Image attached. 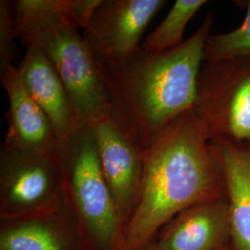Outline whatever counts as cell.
I'll return each instance as SVG.
<instances>
[{"instance_id":"1","label":"cell","mask_w":250,"mask_h":250,"mask_svg":"<svg viewBox=\"0 0 250 250\" xmlns=\"http://www.w3.org/2000/svg\"><path fill=\"white\" fill-rule=\"evenodd\" d=\"M213 21L208 13L192 36L173 49L152 53L140 46L126 58L100 65L109 117L141 151L170 122L194 108L204 45Z\"/></svg>"},{"instance_id":"2","label":"cell","mask_w":250,"mask_h":250,"mask_svg":"<svg viewBox=\"0 0 250 250\" xmlns=\"http://www.w3.org/2000/svg\"><path fill=\"white\" fill-rule=\"evenodd\" d=\"M140 194L125 226V250L155 239L176 215L199 202L226 197L220 163L194 108L170 122L143 151Z\"/></svg>"},{"instance_id":"3","label":"cell","mask_w":250,"mask_h":250,"mask_svg":"<svg viewBox=\"0 0 250 250\" xmlns=\"http://www.w3.org/2000/svg\"><path fill=\"white\" fill-rule=\"evenodd\" d=\"M62 194L84 250H125V224L104 176L91 126L60 142Z\"/></svg>"},{"instance_id":"4","label":"cell","mask_w":250,"mask_h":250,"mask_svg":"<svg viewBox=\"0 0 250 250\" xmlns=\"http://www.w3.org/2000/svg\"><path fill=\"white\" fill-rule=\"evenodd\" d=\"M77 31L55 23L23 28L17 37L26 48L42 50L52 63L67 91L78 127L92 126L109 117L110 106L100 68Z\"/></svg>"},{"instance_id":"5","label":"cell","mask_w":250,"mask_h":250,"mask_svg":"<svg viewBox=\"0 0 250 250\" xmlns=\"http://www.w3.org/2000/svg\"><path fill=\"white\" fill-rule=\"evenodd\" d=\"M194 111L209 141L250 139V58L203 64Z\"/></svg>"},{"instance_id":"6","label":"cell","mask_w":250,"mask_h":250,"mask_svg":"<svg viewBox=\"0 0 250 250\" xmlns=\"http://www.w3.org/2000/svg\"><path fill=\"white\" fill-rule=\"evenodd\" d=\"M62 197L59 150L56 153L0 146V218L31 214Z\"/></svg>"},{"instance_id":"7","label":"cell","mask_w":250,"mask_h":250,"mask_svg":"<svg viewBox=\"0 0 250 250\" xmlns=\"http://www.w3.org/2000/svg\"><path fill=\"white\" fill-rule=\"evenodd\" d=\"M163 0H101L83 36L92 57L100 67L135 52Z\"/></svg>"},{"instance_id":"8","label":"cell","mask_w":250,"mask_h":250,"mask_svg":"<svg viewBox=\"0 0 250 250\" xmlns=\"http://www.w3.org/2000/svg\"><path fill=\"white\" fill-rule=\"evenodd\" d=\"M91 127L104 176L125 228L134 213L140 194L143 151L128 139L110 117L99 120Z\"/></svg>"},{"instance_id":"9","label":"cell","mask_w":250,"mask_h":250,"mask_svg":"<svg viewBox=\"0 0 250 250\" xmlns=\"http://www.w3.org/2000/svg\"><path fill=\"white\" fill-rule=\"evenodd\" d=\"M0 250H84L64 197L44 210L0 218Z\"/></svg>"},{"instance_id":"10","label":"cell","mask_w":250,"mask_h":250,"mask_svg":"<svg viewBox=\"0 0 250 250\" xmlns=\"http://www.w3.org/2000/svg\"><path fill=\"white\" fill-rule=\"evenodd\" d=\"M161 250H228L231 222L227 197L199 202L165 224L155 237Z\"/></svg>"},{"instance_id":"11","label":"cell","mask_w":250,"mask_h":250,"mask_svg":"<svg viewBox=\"0 0 250 250\" xmlns=\"http://www.w3.org/2000/svg\"><path fill=\"white\" fill-rule=\"evenodd\" d=\"M0 81L9 99V127L4 143L24 150L58 152L61 141L53 125L29 93L18 67L0 72Z\"/></svg>"},{"instance_id":"12","label":"cell","mask_w":250,"mask_h":250,"mask_svg":"<svg viewBox=\"0 0 250 250\" xmlns=\"http://www.w3.org/2000/svg\"><path fill=\"white\" fill-rule=\"evenodd\" d=\"M220 163L231 222L228 250H250V139L209 141Z\"/></svg>"},{"instance_id":"13","label":"cell","mask_w":250,"mask_h":250,"mask_svg":"<svg viewBox=\"0 0 250 250\" xmlns=\"http://www.w3.org/2000/svg\"><path fill=\"white\" fill-rule=\"evenodd\" d=\"M18 69L29 93L51 121L59 140L66 139L78 125L67 91L52 63L39 48L27 47Z\"/></svg>"},{"instance_id":"14","label":"cell","mask_w":250,"mask_h":250,"mask_svg":"<svg viewBox=\"0 0 250 250\" xmlns=\"http://www.w3.org/2000/svg\"><path fill=\"white\" fill-rule=\"evenodd\" d=\"M101 0H16L11 9L16 28L64 23L84 29Z\"/></svg>"},{"instance_id":"15","label":"cell","mask_w":250,"mask_h":250,"mask_svg":"<svg viewBox=\"0 0 250 250\" xmlns=\"http://www.w3.org/2000/svg\"><path fill=\"white\" fill-rule=\"evenodd\" d=\"M207 3L205 0H177L167 16L146 36L141 47L152 53H162L182 45L188 22Z\"/></svg>"},{"instance_id":"16","label":"cell","mask_w":250,"mask_h":250,"mask_svg":"<svg viewBox=\"0 0 250 250\" xmlns=\"http://www.w3.org/2000/svg\"><path fill=\"white\" fill-rule=\"evenodd\" d=\"M246 8V17L240 26L232 32L209 35L203 51L205 62L232 58H250V0L241 2Z\"/></svg>"},{"instance_id":"17","label":"cell","mask_w":250,"mask_h":250,"mask_svg":"<svg viewBox=\"0 0 250 250\" xmlns=\"http://www.w3.org/2000/svg\"><path fill=\"white\" fill-rule=\"evenodd\" d=\"M16 28L11 9V1H0V72L14 66L17 56L15 39Z\"/></svg>"},{"instance_id":"18","label":"cell","mask_w":250,"mask_h":250,"mask_svg":"<svg viewBox=\"0 0 250 250\" xmlns=\"http://www.w3.org/2000/svg\"><path fill=\"white\" fill-rule=\"evenodd\" d=\"M161 250L160 249V247L158 246V244L154 240H152L151 242H149L148 244H146V246L142 247L140 250Z\"/></svg>"}]
</instances>
